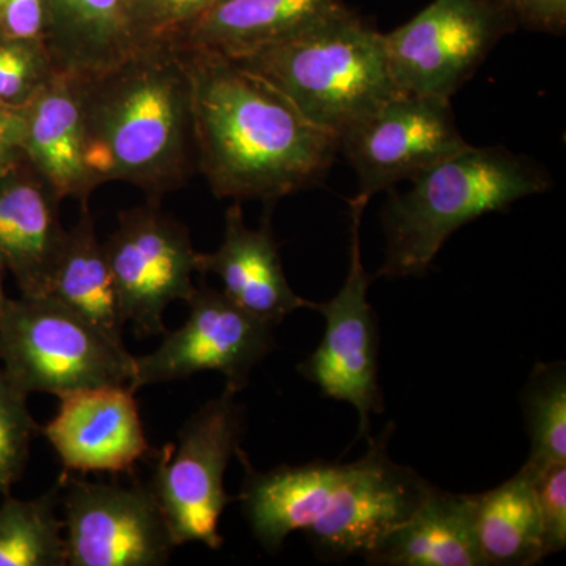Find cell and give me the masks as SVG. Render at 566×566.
I'll use <instances>...</instances> for the list:
<instances>
[{
  "mask_svg": "<svg viewBox=\"0 0 566 566\" xmlns=\"http://www.w3.org/2000/svg\"><path fill=\"white\" fill-rule=\"evenodd\" d=\"M178 50L191 85L196 167L218 199L275 200L323 180L337 137L232 59Z\"/></svg>",
  "mask_w": 566,
  "mask_h": 566,
  "instance_id": "6da1fadb",
  "label": "cell"
},
{
  "mask_svg": "<svg viewBox=\"0 0 566 566\" xmlns=\"http://www.w3.org/2000/svg\"><path fill=\"white\" fill-rule=\"evenodd\" d=\"M80 80L85 164L98 188L128 182L153 203L182 188L196 155L191 85L180 50L142 44L117 65Z\"/></svg>",
  "mask_w": 566,
  "mask_h": 566,
  "instance_id": "7a4b0ae2",
  "label": "cell"
},
{
  "mask_svg": "<svg viewBox=\"0 0 566 566\" xmlns=\"http://www.w3.org/2000/svg\"><path fill=\"white\" fill-rule=\"evenodd\" d=\"M411 182L409 191L390 192L382 212L386 256L378 277H420L465 223L551 189L549 174L531 159L474 145Z\"/></svg>",
  "mask_w": 566,
  "mask_h": 566,
  "instance_id": "3957f363",
  "label": "cell"
},
{
  "mask_svg": "<svg viewBox=\"0 0 566 566\" xmlns=\"http://www.w3.org/2000/svg\"><path fill=\"white\" fill-rule=\"evenodd\" d=\"M234 62L338 140L398 93L382 33L349 9Z\"/></svg>",
  "mask_w": 566,
  "mask_h": 566,
  "instance_id": "277c9868",
  "label": "cell"
},
{
  "mask_svg": "<svg viewBox=\"0 0 566 566\" xmlns=\"http://www.w3.org/2000/svg\"><path fill=\"white\" fill-rule=\"evenodd\" d=\"M0 364L24 395L69 397L103 386H129L134 356L61 301L24 296L0 314Z\"/></svg>",
  "mask_w": 566,
  "mask_h": 566,
  "instance_id": "5b68a950",
  "label": "cell"
},
{
  "mask_svg": "<svg viewBox=\"0 0 566 566\" xmlns=\"http://www.w3.org/2000/svg\"><path fill=\"white\" fill-rule=\"evenodd\" d=\"M244 433V406L238 403L237 392L226 387L186 420L177 442L155 453L148 483L177 547L202 543L221 549L219 521L234 499L223 488V476Z\"/></svg>",
  "mask_w": 566,
  "mask_h": 566,
  "instance_id": "8992f818",
  "label": "cell"
},
{
  "mask_svg": "<svg viewBox=\"0 0 566 566\" xmlns=\"http://www.w3.org/2000/svg\"><path fill=\"white\" fill-rule=\"evenodd\" d=\"M513 31L486 0H433L382 46L398 92L450 99Z\"/></svg>",
  "mask_w": 566,
  "mask_h": 566,
  "instance_id": "52a82bcc",
  "label": "cell"
},
{
  "mask_svg": "<svg viewBox=\"0 0 566 566\" xmlns=\"http://www.w3.org/2000/svg\"><path fill=\"white\" fill-rule=\"evenodd\" d=\"M368 202L370 199L359 193L349 200L348 274L333 300L315 305L326 319V331L318 348L297 367L324 397L354 406L359 416L357 439L368 436L371 416L381 415L385 408L378 385V329L374 307L367 300L374 277L365 271L360 244Z\"/></svg>",
  "mask_w": 566,
  "mask_h": 566,
  "instance_id": "ba28073f",
  "label": "cell"
},
{
  "mask_svg": "<svg viewBox=\"0 0 566 566\" xmlns=\"http://www.w3.org/2000/svg\"><path fill=\"white\" fill-rule=\"evenodd\" d=\"M69 566H163L177 549L150 483L61 476Z\"/></svg>",
  "mask_w": 566,
  "mask_h": 566,
  "instance_id": "9c48e42d",
  "label": "cell"
},
{
  "mask_svg": "<svg viewBox=\"0 0 566 566\" xmlns=\"http://www.w3.org/2000/svg\"><path fill=\"white\" fill-rule=\"evenodd\" d=\"M104 244L125 323L137 335H164V314L175 301L196 292L199 252L189 230L158 203L123 211Z\"/></svg>",
  "mask_w": 566,
  "mask_h": 566,
  "instance_id": "30bf717a",
  "label": "cell"
},
{
  "mask_svg": "<svg viewBox=\"0 0 566 566\" xmlns=\"http://www.w3.org/2000/svg\"><path fill=\"white\" fill-rule=\"evenodd\" d=\"M188 304L181 327L164 334L155 352L134 357V392L218 371L226 376L227 389L238 394L248 387L253 368L273 352L274 326L248 314L222 292L196 289Z\"/></svg>",
  "mask_w": 566,
  "mask_h": 566,
  "instance_id": "8fae6325",
  "label": "cell"
},
{
  "mask_svg": "<svg viewBox=\"0 0 566 566\" xmlns=\"http://www.w3.org/2000/svg\"><path fill=\"white\" fill-rule=\"evenodd\" d=\"M471 147L458 129L450 99L398 92L340 139L359 196L392 191Z\"/></svg>",
  "mask_w": 566,
  "mask_h": 566,
  "instance_id": "7c38bea8",
  "label": "cell"
},
{
  "mask_svg": "<svg viewBox=\"0 0 566 566\" xmlns=\"http://www.w3.org/2000/svg\"><path fill=\"white\" fill-rule=\"evenodd\" d=\"M392 428L389 424V430L370 441L364 458L346 464L326 513L305 532L324 560L367 556L433 490L416 471L390 460L387 441Z\"/></svg>",
  "mask_w": 566,
  "mask_h": 566,
  "instance_id": "4fadbf2b",
  "label": "cell"
},
{
  "mask_svg": "<svg viewBox=\"0 0 566 566\" xmlns=\"http://www.w3.org/2000/svg\"><path fill=\"white\" fill-rule=\"evenodd\" d=\"M129 386H103L61 398L57 415L41 433L65 469L129 474L153 453Z\"/></svg>",
  "mask_w": 566,
  "mask_h": 566,
  "instance_id": "5bb4252c",
  "label": "cell"
},
{
  "mask_svg": "<svg viewBox=\"0 0 566 566\" xmlns=\"http://www.w3.org/2000/svg\"><path fill=\"white\" fill-rule=\"evenodd\" d=\"M199 273L216 274L221 292L244 312L275 326L297 308H315L293 292L270 223L251 229L240 203L226 212L222 244L212 253L199 252Z\"/></svg>",
  "mask_w": 566,
  "mask_h": 566,
  "instance_id": "9a60e30c",
  "label": "cell"
},
{
  "mask_svg": "<svg viewBox=\"0 0 566 566\" xmlns=\"http://www.w3.org/2000/svg\"><path fill=\"white\" fill-rule=\"evenodd\" d=\"M57 193L28 163L0 177V264L21 294L44 296L66 230Z\"/></svg>",
  "mask_w": 566,
  "mask_h": 566,
  "instance_id": "2e32d148",
  "label": "cell"
},
{
  "mask_svg": "<svg viewBox=\"0 0 566 566\" xmlns=\"http://www.w3.org/2000/svg\"><path fill=\"white\" fill-rule=\"evenodd\" d=\"M237 457L244 465L238 501L256 542L270 554L293 532L311 531L322 520L346 471V464L327 461L256 471L243 449Z\"/></svg>",
  "mask_w": 566,
  "mask_h": 566,
  "instance_id": "e0dca14e",
  "label": "cell"
},
{
  "mask_svg": "<svg viewBox=\"0 0 566 566\" xmlns=\"http://www.w3.org/2000/svg\"><path fill=\"white\" fill-rule=\"evenodd\" d=\"M24 151L59 199L88 203L98 185L85 164L80 77L59 71L24 107Z\"/></svg>",
  "mask_w": 566,
  "mask_h": 566,
  "instance_id": "ac0fdd59",
  "label": "cell"
},
{
  "mask_svg": "<svg viewBox=\"0 0 566 566\" xmlns=\"http://www.w3.org/2000/svg\"><path fill=\"white\" fill-rule=\"evenodd\" d=\"M346 9L342 0H214L170 44L237 61Z\"/></svg>",
  "mask_w": 566,
  "mask_h": 566,
  "instance_id": "d6986e66",
  "label": "cell"
},
{
  "mask_svg": "<svg viewBox=\"0 0 566 566\" xmlns=\"http://www.w3.org/2000/svg\"><path fill=\"white\" fill-rule=\"evenodd\" d=\"M476 494L433 486L408 520L365 556L379 566H486L476 536Z\"/></svg>",
  "mask_w": 566,
  "mask_h": 566,
  "instance_id": "ffe728a7",
  "label": "cell"
},
{
  "mask_svg": "<svg viewBox=\"0 0 566 566\" xmlns=\"http://www.w3.org/2000/svg\"><path fill=\"white\" fill-rule=\"evenodd\" d=\"M44 44L59 71L88 77L137 48L128 0H46Z\"/></svg>",
  "mask_w": 566,
  "mask_h": 566,
  "instance_id": "44dd1931",
  "label": "cell"
},
{
  "mask_svg": "<svg viewBox=\"0 0 566 566\" xmlns=\"http://www.w3.org/2000/svg\"><path fill=\"white\" fill-rule=\"evenodd\" d=\"M48 294L87 319L114 344L125 346V318L88 203H82L80 219L66 230Z\"/></svg>",
  "mask_w": 566,
  "mask_h": 566,
  "instance_id": "7402d4cb",
  "label": "cell"
},
{
  "mask_svg": "<svg viewBox=\"0 0 566 566\" xmlns=\"http://www.w3.org/2000/svg\"><path fill=\"white\" fill-rule=\"evenodd\" d=\"M475 524L486 566H531L547 557L535 485L524 472L476 494Z\"/></svg>",
  "mask_w": 566,
  "mask_h": 566,
  "instance_id": "603a6c76",
  "label": "cell"
},
{
  "mask_svg": "<svg viewBox=\"0 0 566 566\" xmlns=\"http://www.w3.org/2000/svg\"><path fill=\"white\" fill-rule=\"evenodd\" d=\"M62 482L29 501L6 495L0 505V566H66Z\"/></svg>",
  "mask_w": 566,
  "mask_h": 566,
  "instance_id": "cb8c5ba5",
  "label": "cell"
},
{
  "mask_svg": "<svg viewBox=\"0 0 566 566\" xmlns=\"http://www.w3.org/2000/svg\"><path fill=\"white\" fill-rule=\"evenodd\" d=\"M521 401L531 436V455L521 472L535 483L547 469L566 464L565 363L536 364Z\"/></svg>",
  "mask_w": 566,
  "mask_h": 566,
  "instance_id": "d4e9b609",
  "label": "cell"
},
{
  "mask_svg": "<svg viewBox=\"0 0 566 566\" xmlns=\"http://www.w3.org/2000/svg\"><path fill=\"white\" fill-rule=\"evenodd\" d=\"M28 395L11 382L0 364V494H11L28 468L33 438L41 428L29 411Z\"/></svg>",
  "mask_w": 566,
  "mask_h": 566,
  "instance_id": "484cf974",
  "label": "cell"
},
{
  "mask_svg": "<svg viewBox=\"0 0 566 566\" xmlns=\"http://www.w3.org/2000/svg\"><path fill=\"white\" fill-rule=\"evenodd\" d=\"M57 73L43 41L0 35V106L24 109Z\"/></svg>",
  "mask_w": 566,
  "mask_h": 566,
  "instance_id": "4316f807",
  "label": "cell"
},
{
  "mask_svg": "<svg viewBox=\"0 0 566 566\" xmlns=\"http://www.w3.org/2000/svg\"><path fill=\"white\" fill-rule=\"evenodd\" d=\"M214 0H128L129 21L140 44L170 43Z\"/></svg>",
  "mask_w": 566,
  "mask_h": 566,
  "instance_id": "83f0119b",
  "label": "cell"
},
{
  "mask_svg": "<svg viewBox=\"0 0 566 566\" xmlns=\"http://www.w3.org/2000/svg\"><path fill=\"white\" fill-rule=\"evenodd\" d=\"M547 556L566 546V464L554 465L534 483Z\"/></svg>",
  "mask_w": 566,
  "mask_h": 566,
  "instance_id": "f1b7e54d",
  "label": "cell"
},
{
  "mask_svg": "<svg viewBox=\"0 0 566 566\" xmlns=\"http://www.w3.org/2000/svg\"><path fill=\"white\" fill-rule=\"evenodd\" d=\"M513 29L554 33L566 29V0H486Z\"/></svg>",
  "mask_w": 566,
  "mask_h": 566,
  "instance_id": "f546056e",
  "label": "cell"
},
{
  "mask_svg": "<svg viewBox=\"0 0 566 566\" xmlns=\"http://www.w3.org/2000/svg\"><path fill=\"white\" fill-rule=\"evenodd\" d=\"M46 0H6L0 9V35L43 41L46 33Z\"/></svg>",
  "mask_w": 566,
  "mask_h": 566,
  "instance_id": "4dcf8cb0",
  "label": "cell"
},
{
  "mask_svg": "<svg viewBox=\"0 0 566 566\" xmlns=\"http://www.w3.org/2000/svg\"><path fill=\"white\" fill-rule=\"evenodd\" d=\"M25 163L24 109L0 106V177Z\"/></svg>",
  "mask_w": 566,
  "mask_h": 566,
  "instance_id": "1f68e13d",
  "label": "cell"
},
{
  "mask_svg": "<svg viewBox=\"0 0 566 566\" xmlns=\"http://www.w3.org/2000/svg\"><path fill=\"white\" fill-rule=\"evenodd\" d=\"M7 271L6 268L0 264V314H2L3 307H6L7 301H9V297H7L6 290H3V277H6Z\"/></svg>",
  "mask_w": 566,
  "mask_h": 566,
  "instance_id": "d6a6232c",
  "label": "cell"
},
{
  "mask_svg": "<svg viewBox=\"0 0 566 566\" xmlns=\"http://www.w3.org/2000/svg\"><path fill=\"white\" fill-rule=\"evenodd\" d=\"M3 2H6V0H0V9H2Z\"/></svg>",
  "mask_w": 566,
  "mask_h": 566,
  "instance_id": "836d02e7",
  "label": "cell"
}]
</instances>
